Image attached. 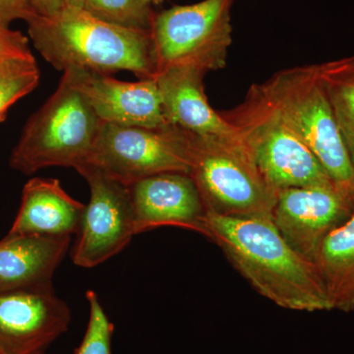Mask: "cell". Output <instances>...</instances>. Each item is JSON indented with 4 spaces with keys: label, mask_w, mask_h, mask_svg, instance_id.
Wrapping results in <instances>:
<instances>
[{
    "label": "cell",
    "mask_w": 354,
    "mask_h": 354,
    "mask_svg": "<svg viewBox=\"0 0 354 354\" xmlns=\"http://www.w3.org/2000/svg\"><path fill=\"white\" fill-rule=\"evenodd\" d=\"M71 318L55 292L0 293V354H46Z\"/></svg>",
    "instance_id": "11"
},
{
    "label": "cell",
    "mask_w": 354,
    "mask_h": 354,
    "mask_svg": "<svg viewBox=\"0 0 354 354\" xmlns=\"http://www.w3.org/2000/svg\"><path fill=\"white\" fill-rule=\"evenodd\" d=\"M351 160H353V169H354V151L351 152ZM351 200H353V207H354V183H353V196H351Z\"/></svg>",
    "instance_id": "26"
},
{
    "label": "cell",
    "mask_w": 354,
    "mask_h": 354,
    "mask_svg": "<svg viewBox=\"0 0 354 354\" xmlns=\"http://www.w3.org/2000/svg\"><path fill=\"white\" fill-rule=\"evenodd\" d=\"M39 82V69L35 58L0 60V122L9 109L30 94Z\"/></svg>",
    "instance_id": "19"
},
{
    "label": "cell",
    "mask_w": 354,
    "mask_h": 354,
    "mask_svg": "<svg viewBox=\"0 0 354 354\" xmlns=\"http://www.w3.org/2000/svg\"><path fill=\"white\" fill-rule=\"evenodd\" d=\"M36 15L30 0H0V25L4 27L15 20L28 22Z\"/></svg>",
    "instance_id": "23"
},
{
    "label": "cell",
    "mask_w": 354,
    "mask_h": 354,
    "mask_svg": "<svg viewBox=\"0 0 354 354\" xmlns=\"http://www.w3.org/2000/svg\"><path fill=\"white\" fill-rule=\"evenodd\" d=\"M36 13L44 17H50L64 10L67 6L65 0H30Z\"/></svg>",
    "instance_id": "24"
},
{
    "label": "cell",
    "mask_w": 354,
    "mask_h": 354,
    "mask_svg": "<svg viewBox=\"0 0 354 354\" xmlns=\"http://www.w3.org/2000/svg\"><path fill=\"white\" fill-rule=\"evenodd\" d=\"M82 8L104 22L141 31H151L155 16L144 0H84Z\"/></svg>",
    "instance_id": "20"
},
{
    "label": "cell",
    "mask_w": 354,
    "mask_h": 354,
    "mask_svg": "<svg viewBox=\"0 0 354 354\" xmlns=\"http://www.w3.org/2000/svg\"><path fill=\"white\" fill-rule=\"evenodd\" d=\"M102 124L71 73L65 71L57 91L26 123L10 167L27 176L50 167L78 171L87 164Z\"/></svg>",
    "instance_id": "5"
},
{
    "label": "cell",
    "mask_w": 354,
    "mask_h": 354,
    "mask_svg": "<svg viewBox=\"0 0 354 354\" xmlns=\"http://www.w3.org/2000/svg\"><path fill=\"white\" fill-rule=\"evenodd\" d=\"M144 1L147 2L148 4H157L160 3V2H162V0H144Z\"/></svg>",
    "instance_id": "27"
},
{
    "label": "cell",
    "mask_w": 354,
    "mask_h": 354,
    "mask_svg": "<svg viewBox=\"0 0 354 354\" xmlns=\"http://www.w3.org/2000/svg\"><path fill=\"white\" fill-rule=\"evenodd\" d=\"M205 75L200 70L178 67L153 77L167 122L201 136L241 139L237 130L209 106L203 82Z\"/></svg>",
    "instance_id": "15"
},
{
    "label": "cell",
    "mask_w": 354,
    "mask_h": 354,
    "mask_svg": "<svg viewBox=\"0 0 354 354\" xmlns=\"http://www.w3.org/2000/svg\"><path fill=\"white\" fill-rule=\"evenodd\" d=\"M71 239L8 232L0 241V293L55 292L53 276L69 251Z\"/></svg>",
    "instance_id": "14"
},
{
    "label": "cell",
    "mask_w": 354,
    "mask_h": 354,
    "mask_svg": "<svg viewBox=\"0 0 354 354\" xmlns=\"http://www.w3.org/2000/svg\"><path fill=\"white\" fill-rule=\"evenodd\" d=\"M66 71L71 73L77 87L102 123L146 128L169 124L155 79L123 82L87 70Z\"/></svg>",
    "instance_id": "12"
},
{
    "label": "cell",
    "mask_w": 354,
    "mask_h": 354,
    "mask_svg": "<svg viewBox=\"0 0 354 354\" xmlns=\"http://www.w3.org/2000/svg\"><path fill=\"white\" fill-rule=\"evenodd\" d=\"M185 132L189 176L206 213L272 221L279 191L266 181L242 139Z\"/></svg>",
    "instance_id": "4"
},
{
    "label": "cell",
    "mask_w": 354,
    "mask_h": 354,
    "mask_svg": "<svg viewBox=\"0 0 354 354\" xmlns=\"http://www.w3.org/2000/svg\"><path fill=\"white\" fill-rule=\"evenodd\" d=\"M9 58H35L29 41L22 32L0 25V60Z\"/></svg>",
    "instance_id": "22"
},
{
    "label": "cell",
    "mask_w": 354,
    "mask_h": 354,
    "mask_svg": "<svg viewBox=\"0 0 354 354\" xmlns=\"http://www.w3.org/2000/svg\"><path fill=\"white\" fill-rule=\"evenodd\" d=\"M220 113L239 133L261 174L274 189L337 187L318 158L279 118L256 84L236 108Z\"/></svg>",
    "instance_id": "6"
},
{
    "label": "cell",
    "mask_w": 354,
    "mask_h": 354,
    "mask_svg": "<svg viewBox=\"0 0 354 354\" xmlns=\"http://www.w3.org/2000/svg\"><path fill=\"white\" fill-rule=\"evenodd\" d=\"M349 153L354 151V55L317 64Z\"/></svg>",
    "instance_id": "18"
},
{
    "label": "cell",
    "mask_w": 354,
    "mask_h": 354,
    "mask_svg": "<svg viewBox=\"0 0 354 354\" xmlns=\"http://www.w3.org/2000/svg\"><path fill=\"white\" fill-rule=\"evenodd\" d=\"M134 211L135 234L174 225L202 234L204 203L192 177L165 172L128 186Z\"/></svg>",
    "instance_id": "13"
},
{
    "label": "cell",
    "mask_w": 354,
    "mask_h": 354,
    "mask_svg": "<svg viewBox=\"0 0 354 354\" xmlns=\"http://www.w3.org/2000/svg\"><path fill=\"white\" fill-rule=\"evenodd\" d=\"M353 212L351 200L337 187L286 188L279 191L272 223L295 251L314 262L326 236Z\"/></svg>",
    "instance_id": "10"
},
{
    "label": "cell",
    "mask_w": 354,
    "mask_h": 354,
    "mask_svg": "<svg viewBox=\"0 0 354 354\" xmlns=\"http://www.w3.org/2000/svg\"><path fill=\"white\" fill-rule=\"evenodd\" d=\"M84 167L127 186L165 172L189 174L185 130L171 123L160 128L102 123Z\"/></svg>",
    "instance_id": "8"
},
{
    "label": "cell",
    "mask_w": 354,
    "mask_h": 354,
    "mask_svg": "<svg viewBox=\"0 0 354 354\" xmlns=\"http://www.w3.org/2000/svg\"><path fill=\"white\" fill-rule=\"evenodd\" d=\"M90 186V201L71 248L74 264L94 268L118 255L135 234L129 187L90 167L78 171Z\"/></svg>",
    "instance_id": "9"
},
{
    "label": "cell",
    "mask_w": 354,
    "mask_h": 354,
    "mask_svg": "<svg viewBox=\"0 0 354 354\" xmlns=\"http://www.w3.org/2000/svg\"><path fill=\"white\" fill-rule=\"evenodd\" d=\"M88 309L87 329L74 354H113V323L109 320L94 290L86 293Z\"/></svg>",
    "instance_id": "21"
},
{
    "label": "cell",
    "mask_w": 354,
    "mask_h": 354,
    "mask_svg": "<svg viewBox=\"0 0 354 354\" xmlns=\"http://www.w3.org/2000/svg\"><path fill=\"white\" fill-rule=\"evenodd\" d=\"M86 205L65 192L57 179L35 177L25 184L19 211L9 234H78Z\"/></svg>",
    "instance_id": "16"
},
{
    "label": "cell",
    "mask_w": 354,
    "mask_h": 354,
    "mask_svg": "<svg viewBox=\"0 0 354 354\" xmlns=\"http://www.w3.org/2000/svg\"><path fill=\"white\" fill-rule=\"evenodd\" d=\"M330 310L354 311V212L324 239L315 261Z\"/></svg>",
    "instance_id": "17"
},
{
    "label": "cell",
    "mask_w": 354,
    "mask_h": 354,
    "mask_svg": "<svg viewBox=\"0 0 354 354\" xmlns=\"http://www.w3.org/2000/svg\"><path fill=\"white\" fill-rule=\"evenodd\" d=\"M202 234L215 241L254 290L272 304L292 311H330L315 263L295 251L272 221L206 213Z\"/></svg>",
    "instance_id": "1"
},
{
    "label": "cell",
    "mask_w": 354,
    "mask_h": 354,
    "mask_svg": "<svg viewBox=\"0 0 354 354\" xmlns=\"http://www.w3.org/2000/svg\"><path fill=\"white\" fill-rule=\"evenodd\" d=\"M258 87L279 118L318 158L337 189L351 200L353 160L317 64L281 70Z\"/></svg>",
    "instance_id": "3"
},
{
    "label": "cell",
    "mask_w": 354,
    "mask_h": 354,
    "mask_svg": "<svg viewBox=\"0 0 354 354\" xmlns=\"http://www.w3.org/2000/svg\"><path fill=\"white\" fill-rule=\"evenodd\" d=\"M67 6L78 7L82 8L84 0H65Z\"/></svg>",
    "instance_id": "25"
},
{
    "label": "cell",
    "mask_w": 354,
    "mask_h": 354,
    "mask_svg": "<svg viewBox=\"0 0 354 354\" xmlns=\"http://www.w3.org/2000/svg\"><path fill=\"white\" fill-rule=\"evenodd\" d=\"M27 23L36 50L60 71L83 69L104 75L129 71L140 80L155 74L150 32L111 24L72 6Z\"/></svg>",
    "instance_id": "2"
},
{
    "label": "cell",
    "mask_w": 354,
    "mask_h": 354,
    "mask_svg": "<svg viewBox=\"0 0 354 354\" xmlns=\"http://www.w3.org/2000/svg\"><path fill=\"white\" fill-rule=\"evenodd\" d=\"M234 0H203L155 14L151 27L155 74L188 67L208 73L225 68L232 43Z\"/></svg>",
    "instance_id": "7"
}]
</instances>
